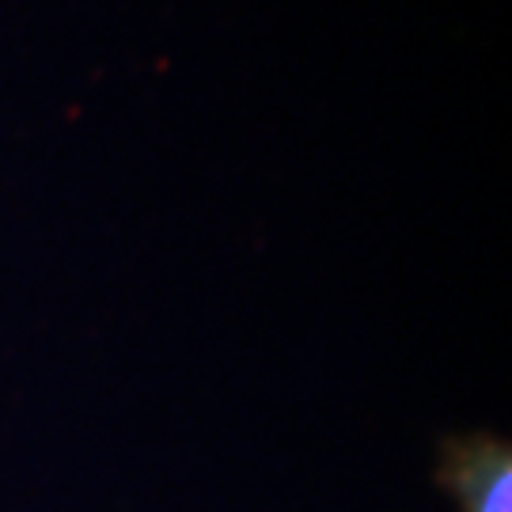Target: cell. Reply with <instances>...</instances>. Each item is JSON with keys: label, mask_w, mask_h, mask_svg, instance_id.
<instances>
[{"label": "cell", "mask_w": 512, "mask_h": 512, "mask_svg": "<svg viewBox=\"0 0 512 512\" xmlns=\"http://www.w3.org/2000/svg\"><path fill=\"white\" fill-rule=\"evenodd\" d=\"M437 486L456 512H512V444L490 429L440 440Z\"/></svg>", "instance_id": "1"}]
</instances>
